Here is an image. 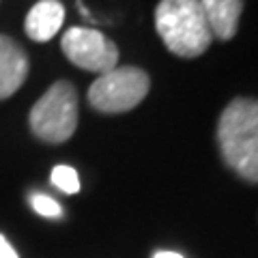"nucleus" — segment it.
Masks as SVG:
<instances>
[{"mask_svg": "<svg viewBox=\"0 0 258 258\" xmlns=\"http://www.w3.org/2000/svg\"><path fill=\"white\" fill-rule=\"evenodd\" d=\"M217 144L230 170L258 183V99L237 97L217 120Z\"/></svg>", "mask_w": 258, "mask_h": 258, "instance_id": "nucleus-1", "label": "nucleus"}, {"mask_svg": "<svg viewBox=\"0 0 258 258\" xmlns=\"http://www.w3.org/2000/svg\"><path fill=\"white\" fill-rule=\"evenodd\" d=\"M155 28L164 45L181 58H196L213 43L200 0H161L155 9Z\"/></svg>", "mask_w": 258, "mask_h": 258, "instance_id": "nucleus-2", "label": "nucleus"}, {"mask_svg": "<svg viewBox=\"0 0 258 258\" xmlns=\"http://www.w3.org/2000/svg\"><path fill=\"white\" fill-rule=\"evenodd\" d=\"M78 127V93L71 82L58 80L30 110V129L39 140L60 144Z\"/></svg>", "mask_w": 258, "mask_h": 258, "instance_id": "nucleus-3", "label": "nucleus"}, {"mask_svg": "<svg viewBox=\"0 0 258 258\" xmlns=\"http://www.w3.org/2000/svg\"><path fill=\"white\" fill-rule=\"evenodd\" d=\"M151 78L138 67H114L88 88V103L103 114L129 112L149 95Z\"/></svg>", "mask_w": 258, "mask_h": 258, "instance_id": "nucleus-4", "label": "nucleus"}, {"mask_svg": "<svg viewBox=\"0 0 258 258\" xmlns=\"http://www.w3.org/2000/svg\"><path fill=\"white\" fill-rule=\"evenodd\" d=\"M60 47L64 56L84 71L93 74H108L118 62V47L114 41L95 28L74 26L62 35Z\"/></svg>", "mask_w": 258, "mask_h": 258, "instance_id": "nucleus-5", "label": "nucleus"}, {"mask_svg": "<svg viewBox=\"0 0 258 258\" xmlns=\"http://www.w3.org/2000/svg\"><path fill=\"white\" fill-rule=\"evenodd\" d=\"M28 56L11 37L0 35V99H9L26 82Z\"/></svg>", "mask_w": 258, "mask_h": 258, "instance_id": "nucleus-6", "label": "nucleus"}, {"mask_svg": "<svg viewBox=\"0 0 258 258\" xmlns=\"http://www.w3.org/2000/svg\"><path fill=\"white\" fill-rule=\"evenodd\" d=\"M213 39L230 41L239 30V18L243 13V0H200Z\"/></svg>", "mask_w": 258, "mask_h": 258, "instance_id": "nucleus-7", "label": "nucleus"}, {"mask_svg": "<svg viewBox=\"0 0 258 258\" xmlns=\"http://www.w3.org/2000/svg\"><path fill=\"white\" fill-rule=\"evenodd\" d=\"M64 22V7L58 0H41L26 15V35L32 41H50Z\"/></svg>", "mask_w": 258, "mask_h": 258, "instance_id": "nucleus-8", "label": "nucleus"}, {"mask_svg": "<svg viewBox=\"0 0 258 258\" xmlns=\"http://www.w3.org/2000/svg\"><path fill=\"white\" fill-rule=\"evenodd\" d=\"M52 183L64 194H78L80 191V176L71 166H56L52 170Z\"/></svg>", "mask_w": 258, "mask_h": 258, "instance_id": "nucleus-9", "label": "nucleus"}, {"mask_svg": "<svg viewBox=\"0 0 258 258\" xmlns=\"http://www.w3.org/2000/svg\"><path fill=\"white\" fill-rule=\"evenodd\" d=\"M30 205L43 217H60L62 215V207L56 203L52 196H47V194H30Z\"/></svg>", "mask_w": 258, "mask_h": 258, "instance_id": "nucleus-10", "label": "nucleus"}, {"mask_svg": "<svg viewBox=\"0 0 258 258\" xmlns=\"http://www.w3.org/2000/svg\"><path fill=\"white\" fill-rule=\"evenodd\" d=\"M0 258H20L18 252L13 249V245L5 239V235H0Z\"/></svg>", "mask_w": 258, "mask_h": 258, "instance_id": "nucleus-11", "label": "nucleus"}, {"mask_svg": "<svg viewBox=\"0 0 258 258\" xmlns=\"http://www.w3.org/2000/svg\"><path fill=\"white\" fill-rule=\"evenodd\" d=\"M153 258H183V254L172 252V249H159V252L153 254Z\"/></svg>", "mask_w": 258, "mask_h": 258, "instance_id": "nucleus-12", "label": "nucleus"}]
</instances>
